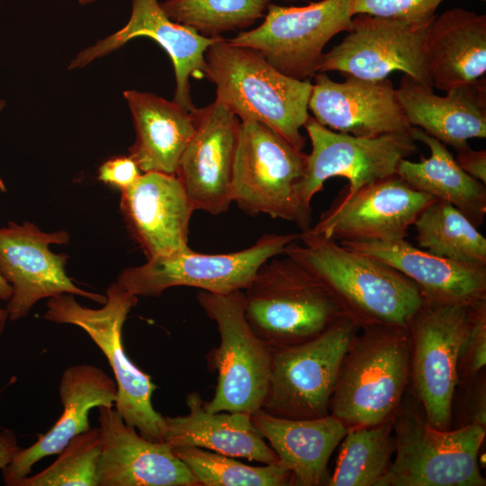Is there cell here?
Masks as SVG:
<instances>
[{"instance_id":"obj_42","label":"cell","mask_w":486,"mask_h":486,"mask_svg":"<svg viewBox=\"0 0 486 486\" xmlns=\"http://www.w3.org/2000/svg\"><path fill=\"white\" fill-rule=\"evenodd\" d=\"M4 106H5V101L0 100V112L4 108ZM0 191L3 193L6 192V186L1 176H0Z\"/></svg>"},{"instance_id":"obj_23","label":"cell","mask_w":486,"mask_h":486,"mask_svg":"<svg viewBox=\"0 0 486 486\" xmlns=\"http://www.w3.org/2000/svg\"><path fill=\"white\" fill-rule=\"evenodd\" d=\"M63 411L53 427L31 446L20 449L3 471L5 485L17 486L32 466L46 456L58 454L68 442L90 428L91 409L115 405L117 386L100 367L76 364L65 369L59 382Z\"/></svg>"},{"instance_id":"obj_43","label":"cell","mask_w":486,"mask_h":486,"mask_svg":"<svg viewBox=\"0 0 486 486\" xmlns=\"http://www.w3.org/2000/svg\"><path fill=\"white\" fill-rule=\"evenodd\" d=\"M80 4L86 5L95 2L96 0H77Z\"/></svg>"},{"instance_id":"obj_41","label":"cell","mask_w":486,"mask_h":486,"mask_svg":"<svg viewBox=\"0 0 486 486\" xmlns=\"http://www.w3.org/2000/svg\"><path fill=\"white\" fill-rule=\"evenodd\" d=\"M7 319H8V313H7L6 309L0 308V338L4 329Z\"/></svg>"},{"instance_id":"obj_13","label":"cell","mask_w":486,"mask_h":486,"mask_svg":"<svg viewBox=\"0 0 486 486\" xmlns=\"http://www.w3.org/2000/svg\"><path fill=\"white\" fill-rule=\"evenodd\" d=\"M470 306L424 302L408 325L413 346L415 389L424 406L426 421L436 429L449 428Z\"/></svg>"},{"instance_id":"obj_36","label":"cell","mask_w":486,"mask_h":486,"mask_svg":"<svg viewBox=\"0 0 486 486\" xmlns=\"http://www.w3.org/2000/svg\"><path fill=\"white\" fill-rule=\"evenodd\" d=\"M486 364V300L470 306V320L462 343L457 370L468 374L477 373Z\"/></svg>"},{"instance_id":"obj_19","label":"cell","mask_w":486,"mask_h":486,"mask_svg":"<svg viewBox=\"0 0 486 486\" xmlns=\"http://www.w3.org/2000/svg\"><path fill=\"white\" fill-rule=\"evenodd\" d=\"M140 36L152 39L169 55L176 84L173 101L187 112L196 109L190 94L189 79L203 75L205 52L220 37L201 35L193 28L172 21L158 0H132L128 22L121 30L80 51L72 59L68 69L84 68Z\"/></svg>"},{"instance_id":"obj_24","label":"cell","mask_w":486,"mask_h":486,"mask_svg":"<svg viewBox=\"0 0 486 486\" xmlns=\"http://www.w3.org/2000/svg\"><path fill=\"white\" fill-rule=\"evenodd\" d=\"M409 123L457 151L468 140L486 137L485 76L451 88L445 96L404 74L396 89Z\"/></svg>"},{"instance_id":"obj_22","label":"cell","mask_w":486,"mask_h":486,"mask_svg":"<svg viewBox=\"0 0 486 486\" xmlns=\"http://www.w3.org/2000/svg\"><path fill=\"white\" fill-rule=\"evenodd\" d=\"M338 242L405 275L416 284L426 302L472 304L486 300V266L443 258L405 238Z\"/></svg>"},{"instance_id":"obj_18","label":"cell","mask_w":486,"mask_h":486,"mask_svg":"<svg viewBox=\"0 0 486 486\" xmlns=\"http://www.w3.org/2000/svg\"><path fill=\"white\" fill-rule=\"evenodd\" d=\"M314 79L308 109L320 124L356 137L410 133L412 126L389 78L346 76L336 82L320 73Z\"/></svg>"},{"instance_id":"obj_25","label":"cell","mask_w":486,"mask_h":486,"mask_svg":"<svg viewBox=\"0 0 486 486\" xmlns=\"http://www.w3.org/2000/svg\"><path fill=\"white\" fill-rule=\"evenodd\" d=\"M251 420L276 454L278 462L292 472V485H326L331 454L346 436V424L333 415L317 418H285L259 410Z\"/></svg>"},{"instance_id":"obj_35","label":"cell","mask_w":486,"mask_h":486,"mask_svg":"<svg viewBox=\"0 0 486 486\" xmlns=\"http://www.w3.org/2000/svg\"><path fill=\"white\" fill-rule=\"evenodd\" d=\"M445 0H352L354 15L402 20L416 24H429L435 12Z\"/></svg>"},{"instance_id":"obj_6","label":"cell","mask_w":486,"mask_h":486,"mask_svg":"<svg viewBox=\"0 0 486 486\" xmlns=\"http://www.w3.org/2000/svg\"><path fill=\"white\" fill-rule=\"evenodd\" d=\"M197 301L215 321L220 344L207 356L218 373L212 399L204 401L211 412H248L262 409L269 385L271 349L251 329L245 316L241 290L228 293L200 291Z\"/></svg>"},{"instance_id":"obj_34","label":"cell","mask_w":486,"mask_h":486,"mask_svg":"<svg viewBox=\"0 0 486 486\" xmlns=\"http://www.w3.org/2000/svg\"><path fill=\"white\" fill-rule=\"evenodd\" d=\"M102 443L99 428L73 437L50 466L17 486H98Z\"/></svg>"},{"instance_id":"obj_7","label":"cell","mask_w":486,"mask_h":486,"mask_svg":"<svg viewBox=\"0 0 486 486\" xmlns=\"http://www.w3.org/2000/svg\"><path fill=\"white\" fill-rule=\"evenodd\" d=\"M358 325L341 316L318 336L271 350V372L262 410L285 418L328 415L341 364Z\"/></svg>"},{"instance_id":"obj_15","label":"cell","mask_w":486,"mask_h":486,"mask_svg":"<svg viewBox=\"0 0 486 486\" xmlns=\"http://www.w3.org/2000/svg\"><path fill=\"white\" fill-rule=\"evenodd\" d=\"M65 230L41 231L35 224L9 221L0 228V274L11 285L7 301L8 319L18 320L29 313L40 299L71 293L104 304L106 294L77 287L68 276L65 266L68 256L53 253L51 244H68Z\"/></svg>"},{"instance_id":"obj_28","label":"cell","mask_w":486,"mask_h":486,"mask_svg":"<svg viewBox=\"0 0 486 486\" xmlns=\"http://www.w3.org/2000/svg\"><path fill=\"white\" fill-rule=\"evenodd\" d=\"M123 96L136 131L130 156L142 173L176 175L194 132L191 112L151 93L127 90Z\"/></svg>"},{"instance_id":"obj_40","label":"cell","mask_w":486,"mask_h":486,"mask_svg":"<svg viewBox=\"0 0 486 486\" xmlns=\"http://www.w3.org/2000/svg\"><path fill=\"white\" fill-rule=\"evenodd\" d=\"M12 287L0 274V300L8 301L12 296Z\"/></svg>"},{"instance_id":"obj_5","label":"cell","mask_w":486,"mask_h":486,"mask_svg":"<svg viewBox=\"0 0 486 486\" xmlns=\"http://www.w3.org/2000/svg\"><path fill=\"white\" fill-rule=\"evenodd\" d=\"M106 302L100 309L80 305L74 294L63 293L49 299L44 318L57 324L81 328L101 349L114 374L117 386L115 410L124 422L144 438L164 442L166 418L152 406L157 386L148 374L128 357L122 342V327L138 297L117 282L106 290Z\"/></svg>"},{"instance_id":"obj_14","label":"cell","mask_w":486,"mask_h":486,"mask_svg":"<svg viewBox=\"0 0 486 486\" xmlns=\"http://www.w3.org/2000/svg\"><path fill=\"white\" fill-rule=\"evenodd\" d=\"M430 24L356 14L343 40L323 54L318 72L379 80L401 71L432 87L425 57Z\"/></svg>"},{"instance_id":"obj_9","label":"cell","mask_w":486,"mask_h":486,"mask_svg":"<svg viewBox=\"0 0 486 486\" xmlns=\"http://www.w3.org/2000/svg\"><path fill=\"white\" fill-rule=\"evenodd\" d=\"M300 234H265L252 246L224 254H202L190 248L148 259L122 271L117 283L135 296L158 297L176 286L212 293L245 290L260 266L284 254Z\"/></svg>"},{"instance_id":"obj_4","label":"cell","mask_w":486,"mask_h":486,"mask_svg":"<svg viewBox=\"0 0 486 486\" xmlns=\"http://www.w3.org/2000/svg\"><path fill=\"white\" fill-rule=\"evenodd\" d=\"M265 262L245 289L254 333L271 349L309 340L343 316L328 288L291 257Z\"/></svg>"},{"instance_id":"obj_38","label":"cell","mask_w":486,"mask_h":486,"mask_svg":"<svg viewBox=\"0 0 486 486\" xmlns=\"http://www.w3.org/2000/svg\"><path fill=\"white\" fill-rule=\"evenodd\" d=\"M456 162L470 176L486 184V151L470 146L457 151Z\"/></svg>"},{"instance_id":"obj_32","label":"cell","mask_w":486,"mask_h":486,"mask_svg":"<svg viewBox=\"0 0 486 486\" xmlns=\"http://www.w3.org/2000/svg\"><path fill=\"white\" fill-rule=\"evenodd\" d=\"M172 449L200 486L292 485V472L278 461L264 466H251L201 447L180 446Z\"/></svg>"},{"instance_id":"obj_26","label":"cell","mask_w":486,"mask_h":486,"mask_svg":"<svg viewBox=\"0 0 486 486\" xmlns=\"http://www.w3.org/2000/svg\"><path fill=\"white\" fill-rule=\"evenodd\" d=\"M425 57L433 86L447 92L472 84L486 72V16L450 9L431 22Z\"/></svg>"},{"instance_id":"obj_37","label":"cell","mask_w":486,"mask_h":486,"mask_svg":"<svg viewBox=\"0 0 486 486\" xmlns=\"http://www.w3.org/2000/svg\"><path fill=\"white\" fill-rule=\"evenodd\" d=\"M141 174L130 155L117 156L107 159L99 166L97 179L122 192L133 185Z\"/></svg>"},{"instance_id":"obj_3","label":"cell","mask_w":486,"mask_h":486,"mask_svg":"<svg viewBox=\"0 0 486 486\" xmlns=\"http://www.w3.org/2000/svg\"><path fill=\"white\" fill-rule=\"evenodd\" d=\"M353 338L331 396V415L355 427L387 421L405 389L410 359L409 328L376 323Z\"/></svg>"},{"instance_id":"obj_29","label":"cell","mask_w":486,"mask_h":486,"mask_svg":"<svg viewBox=\"0 0 486 486\" xmlns=\"http://www.w3.org/2000/svg\"><path fill=\"white\" fill-rule=\"evenodd\" d=\"M410 134L428 147L430 156L419 162L402 158L396 175L411 188L453 204L477 228L482 226L486 215L485 184L466 174L441 141L418 127H412Z\"/></svg>"},{"instance_id":"obj_8","label":"cell","mask_w":486,"mask_h":486,"mask_svg":"<svg viewBox=\"0 0 486 486\" xmlns=\"http://www.w3.org/2000/svg\"><path fill=\"white\" fill-rule=\"evenodd\" d=\"M307 155L268 126L240 121L232 202L247 214H266L301 226L298 187Z\"/></svg>"},{"instance_id":"obj_17","label":"cell","mask_w":486,"mask_h":486,"mask_svg":"<svg viewBox=\"0 0 486 486\" xmlns=\"http://www.w3.org/2000/svg\"><path fill=\"white\" fill-rule=\"evenodd\" d=\"M194 132L176 176L194 211L219 215L232 202V181L240 120L215 100L191 112Z\"/></svg>"},{"instance_id":"obj_27","label":"cell","mask_w":486,"mask_h":486,"mask_svg":"<svg viewBox=\"0 0 486 486\" xmlns=\"http://www.w3.org/2000/svg\"><path fill=\"white\" fill-rule=\"evenodd\" d=\"M188 414L166 417L164 442L172 448L196 446L265 464L278 461L276 454L254 427L248 412H211L198 392L185 398Z\"/></svg>"},{"instance_id":"obj_1","label":"cell","mask_w":486,"mask_h":486,"mask_svg":"<svg viewBox=\"0 0 486 486\" xmlns=\"http://www.w3.org/2000/svg\"><path fill=\"white\" fill-rule=\"evenodd\" d=\"M284 254L330 292L343 315L358 326L408 327L424 300L416 284L392 267L346 248L331 238L303 230Z\"/></svg>"},{"instance_id":"obj_12","label":"cell","mask_w":486,"mask_h":486,"mask_svg":"<svg viewBox=\"0 0 486 486\" xmlns=\"http://www.w3.org/2000/svg\"><path fill=\"white\" fill-rule=\"evenodd\" d=\"M266 11L261 25L227 40L257 50L278 71L299 80L317 74L325 45L347 32L354 17L352 0H321L300 7L269 4Z\"/></svg>"},{"instance_id":"obj_11","label":"cell","mask_w":486,"mask_h":486,"mask_svg":"<svg viewBox=\"0 0 486 486\" xmlns=\"http://www.w3.org/2000/svg\"><path fill=\"white\" fill-rule=\"evenodd\" d=\"M396 457L376 486H483L478 453L484 427L436 429L413 411L397 423Z\"/></svg>"},{"instance_id":"obj_31","label":"cell","mask_w":486,"mask_h":486,"mask_svg":"<svg viewBox=\"0 0 486 486\" xmlns=\"http://www.w3.org/2000/svg\"><path fill=\"white\" fill-rule=\"evenodd\" d=\"M390 433L388 420L347 430L334 472L326 485L376 486L391 464L394 446Z\"/></svg>"},{"instance_id":"obj_21","label":"cell","mask_w":486,"mask_h":486,"mask_svg":"<svg viewBox=\"0 0 486 486\" xmlns=\"http://www.w3.org/2000/svg\"><path fill=\"white\" fill-rule=\"evenodd\" d=\"M120 210L147 259L188 248L193 205L176 175L142 173L121 192Z\"/></svg>"},{"instance_id":"obj_20","label":"cell","mask_w":486,"mask_h":486,"mask_svg":"<svg viewBox=\"0 0 486 486\" xmlns=\"http://www.w3.org/2000/svg\"><path fill=\"white\" fill-rule=\"evenodd\" d=\"M98 410V486H200L168 444L141 436L113 407Z\"/></svg>"},{"instance_id":"obj_30","label":"cell","mask_w":486,"mask_h":486,"mask_svg":"<svg viewBox=\"0 0 486 486\" xmlns=\"http://www.w3.org/2000/svg\"><path fill=\"white\" fill-rule=\"evenodd\" d=\"M413 226L419 248L453 261L486 266L485 237L448 202L436 199Z\"/></svg>"},{"instance_id":"obj_33","label":"cell","mask_w":486,"mask_h":486,"mask_svg":"<svg viewBox=\"0 0 486 486\" xmlns=\"http://www.w3.org/2000/svg\"><path fill=\"white\" fill-rule=\"evenodd\" d=\"M272 0H166L160 4L174 22L213 38L252 25ZM295 1V0H285Z\"/></svg>"},{"instance_id":"obj_16","label":"cell","mask_w":486,"mask_h":486,"mask_svg":"<svg viewBox=\"0 0 486 486\" xmlns=\"http://www.w3.org/2000/svg\"><path fill=\"white\" fill-rule=\"evenodd\" d=\"M436 198L408 185L396 174L341 198L307 231L337 241H390L408 230Z\"/></svg>"},{"instance_id":"obj_10","label":"cell","mask_w":486,"mask_h":486,"mask_svg":"<svg viewBox=\"0 0 486 486\" xmlns=\"http://www.w3.org/2000/svg\"><path fill=\"white\" fill-rule=\"evenodd\" d=\"M303 127L312 149L307 155L305 172L298 187L302 231L310 227L311 200L328 179L346 178L349 186L342 198H347L364 186L395 175L399 162L418 151L410 134L356 137L333 131L311 116Z\"/></svg>"},{"instance_id":"obj_39","label":"cell","mask_w":486,"mask_h":486,"mask_svg":"<svg viewBox=\"0 0 486 486\" xmlns=\"http://www.w3.org/2000/svg\"><path fill=\"white\" fill-rule=\"evenodd\" d=\"M20 449L17 437L12 430L0 432V470L11 464Z\"/></svg>"},{"instance_id":"obj_44","label":"cell","mask_w":486,"mask_h":486,"mask_svg":"<svg viewBox=\"0 0 486 486\" xmlns=\"http://www.w3.org/2000/svg\"><path fill=\"white\" fill-rule=\"evenodd\" d=\"M483 1H485V0H483Z\"/></svg>"},{"instance_id":"obj_2","label":"cell","mask_w":486,"mask_h":486,"mask_svg":"<svg viewBox=\"0 0 486 486\" xmlns=\"http://www.w3.org/2000/svg\"><path fill=\"white\" fill-rule=\"evenodd\" d=\"M203 76L216 86V99L240 121L271 128L302 150L300 129L308 117L312 89L310 80L287 76L257 50L220 37L207 49Z\"/></svg>"}]
</instances>
